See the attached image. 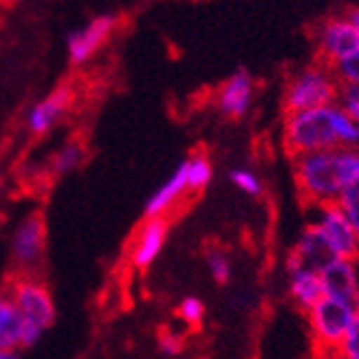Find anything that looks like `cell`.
<instances>
[{"label":"cell","mask_w":359,"mask_h":359,"mask_svg":"<svg viewBox=\"0 0 359 359\" xmlns=\"http://www.w3.org/2000/svg\"><path fill=\"white\" fill-rule=\"evenodd\" d=\"M300 198L311 208L335 203L348 185L359 181V148H331L291 159Z\"/></svg>","instance_id":"obj_1"},{"label":"cell","mask_w":359,"mask_h":359,"mask_svg":"<svg viewBox=\"0 0 359 359\" xmlns=\"http://www.w3.org/2000/svg\"><path fill=\"white\" fill-rule=\"evenodd\" d=\"M205 260H208V269H210L212 278L218 285H225L231 276V262L225 256V252H221V249H212V252H208Z\"/></svg>","instance_id":"obj_21"},{"label":"cell","mask_w":359,"mask_h":359,"mask_svg":"<svg viewBox=\"0 0 359 359\" xmlns=\"http://www.w3.org/2000/svg\"><path fill=\"white\" fill-rule=\"evenodd\" d=\"M73 102V90L69 86L55 88L49 97H44L40 104L31 108V113L27 117V126L34 135H44L53 123L67 113V108Z\"/></svg>","instance_id":"obj_13"},{"label":"cell","mask_w":359,"mask_h":359,"mask_svg":"<svg viewBox=\"0 0 359 359\" xmlns=\"http://www.w3.org/2000/svg\"><path fill=\"white\" fill-rule=\"evenodd\" d=\"M344 111L359 123V86L353 84H341L339 88V102H337Z\"/></svg>","instance_id":"obj_25"},{"label":"cell","mask_w":359,"mask_h":359,"mask_svg":"<svg viewBox=\"0 0 359 359\" xmlns=\"http://www.w3.org/2000/svg\"><path fill=\"white\" fill-rule=\"evenodd\" d=\"M254 100V77L247 71H236L218 90V111L229 119H241L247 115Z\"/></svg>","instance_id":"obj_11"},{"label":"cell","mask_w":359,"mask_h":359,"mask_svg":"<svg viewBox=\"0 0 359 359\" xmlns=\"http://www.w3.org/2000/svg\"><path fill=\"white\" fill-rule=\"evenodd\" d=\"M185 163V179H187V190L198 194L212 183L214 168L205 152H192L190 157L183 159Z\"/></svg>","instance_id":"obj_18"},{"label":"cell","mask_w":359,"mask_h":359,"mask_svg":"<svg viewBox=\"0 0 359 359\" xmlns=\"http://www.w3.org/2000/svg\"><path fill=\"white\" fill-rule=\"evenodd\" d=\"M159 348L165 357H177L181 351H183V341L179 335H172V333H168L159 339Z\"/></svg>","instance_id":"obj_27"},{"label":"cell","mask_w":359,"mask_h":359,"mask_svg":"<svg viewBox=\"0 0 359 359\" xmlns=\"http://www.w3.org/2000/svg\"><path fill=\"white\" fill-rule=\"evenodd\" d=\"M337 104L313 108V111L289 113L283 121V144L291 159L309 152L341 148L335 128Z\"/></svg>","instance_id":"obj_2"},{"label":"cell","mask_w":359,"mask_h":359,"mask_svg":"<svg viewBox=\"0 0 359 359\" xmlns=\"http://www.w3.org/2000/svg\"><path fill=\"white\" fill-rule=\"evenodd\" d=\"M333 258L335 256L329 249V245H326V241L322 238L320 229L313 223H309L302 229L298 243H295V247L291 249V254L287 258V271L291 273L298 269H311L320 273Z\"/></svg>","instance_id":"obj_9"},{"label":"cell","mask_w":359,"mask_h":359,"mask_svg":"<svg viewBox=\"0 0 359 359\" xmlns=\"http://www.w3.org/2000/svg\"><path fill=\"white\" fill-rule=\"evenodd\" d=\"M187 192L190 190H187V179H185V163L181 161L175 172L159 185V190L146 201V210H144L146 218H163L177 203H181V198Z\"/></svg>","instance_id":"obj_14"},{"label":"cell","mask_w":359,"mask_h":359,"mask_svg":"<svg viewBox=\"0 0 359 359\" xmlns=\"http://www.w3.org/2000/svg\"><path fill=\"white\" fill-rule=\"evenodd\" d=\"M229 179H231V183L238 187V190H243L245 194H249V196H258L260 192H262V183H260V179L252 172V170H231L229 172Z\"/></svg>","instance_id":"obj_23"},{"label":"cell","mask_w":359,"mask_h":359,"mask_svg":"<svg viewBox=\"0 0 359 359\" xmlns=\"http://www.w3.org/2000/svg\"><path fill=\"white\" fill-rule=\"evenodd\" d=\"M333 73L339 80V84H353L359 86V53L341 60L339 65L333 67Z\"/></svg>","instance_id":"obj_24"},{"label":"cell","mask_w":359,"mask_h":359,"mask_svg":"<svg viewBox=\"0 0 359 359\" xmlns=\"http://www.w3.org/2000/svg\"><path fill=\"white\" fill-rule=\"evenodd\" d=\"M44 243H46V227L42 214L34 212L27 214L22 221L15 225L11 236V258L25 276H31L44 256Z\"/></svg>","instance_id":"obj_8"},{"label":"cell","mask_w":359,"mask_h":359,"mask_svg":"<svg viewBox=\"0 0 359 359\" xmlns=\"http://www.w3.org/2000/svg\"><path fill=\"white\" fill-rule=\"evenodd\" d=\"M355 318H357V322H359V295H357V300H355Z\"/></svg>","instance_id":"obj_29"},{"label":"cell","mask_w":359,"mask_h":359,"mask_svg":"<svg viewBox=\"0 0 359 359\" xmlns=\"http://www.w3.org/2000/svg\"><path fill=\"white\" fill-rule=\"evenodd\" d=\"M309 331L318 357L337 355L339 344L344 341L351 326L355 324V306L351 302H341L329 295L322 298L306 311Z\"/></svg>","instance_id":"obj_4"},{"label":"cell","mask_w":359,"mask_h":359,"mask_svg":"<svg viewBox=\"0 0 359 359\" xmlns=\"http://www.w3.org/2000/svg\"><path fill=\"white\" fill-rule=\"evenodd\" d=\"M9 293L15 306H18L25 324L22 346H34L49 331V326L55 320V304L51 298V291L36 276H20L9 287Z\"/></svg>","instance_id":"obj_5"},{"label":"cell","mask_w":359,"mask_h":359,"mask_svg":"<svg viewBox=\"0 0 359 359\" xmlns=\"http://www.w3.org/2000/svg\"><path fill=\"white\" fill-rule=\"evenodd\" d=\"M289 293H291V300L298 304V309L309 311L324 295L320 273L311 271V269L291 271L289 273Z\"/></svg>","instance_id":"obj_17"},{"label":"cell","mask_w":359,"mask_h":359,"mask_svg":"<svg viewBox=\"0 0 359 359\" xmlns=\"http://www.w3.org/2000/svg\"><path fill=\"white\" fill-rule=\"evenodd\" d=\"M0 359H15V355L11 351H3V348H0Z\"/></svg>","instance_id":"obj_28"},{"label":"cell","mask_w":359,"mask_h":359,"mask_svg":"<svg viewBox=\"0 0 359 359\" xmlns=\"http://www.w3.org/2000/svg\"><path fill=\"white\" fill-rule=\"evenodd\" d=\"M337 355L341 359H359V322L355 320V324L351 326V331L346 333L344 341L339 344Z\"/></svg>","instance_id":"obj_26"},{"label":"cell","mask_w":359,"mask_h":359,"mask_svg":"<svg viewBox=\"0 0 359 359\" xmlns=\"http://www.w3.org/2000/svg\"><path fill=\"white\" fill-rule=\"evenodd\" d=\"M25 341V324L9 291H0V348L15 351Z\"/></svg>","instance_id":"obj_16"},{"label":"cell","mask_w":359,"mask_h":359,"mask_svg":"<svg viewBox=\"0 0 359 359\" xmlns=\"http://www.w3.org/2000/svg\"><path fill=\"white\" fill-rule=\"evenodd\" d=\"M179 318L185 324L198 326L203 322V318H205V304H203V300L194 298V295H187V298H183L179 302Z\"/></svg>","instance_id":"obj_22"},{"label":"cell","mask_w":359,"mask_h":359,"mask_svg":"<svg viewBox=\"0 0 359 359\" xmlns=\"http://www.w3.org/2000/svg\"><path fill=\"white\" fill-rule=\"evenodd\" d=\"M318 40V62L333 69L341 60L359 53V29L344 18L324 20L316 34Z\"/></svg>","instance_id":"obj_7"},{"label":"cell","mask_w":359,"mask_h":359,"mask_svg":"<svg viewBox=\"0 0 359 359\" xmlns=\"http://www.w3.org/2000/svg\"><path fill=\"white\" fill-rule=\"evenodd\" d=\"M339 88L341 84L333 69L322 65V62H316V65L302 69L300 73L291 75V80L285 86L283 111L285 115H289L333 106L339 102Z\"/></svg>","instance_id":"obj_3"},{"label":"cell","mask_w":359,"mask_h":359,"mask_svg":"<svg viewBox=\"0 0 359 359\" xmlns=\"http://www.w3.org/2000/svg\"><path fill=\"white\" fill-rule=\"evenodd\" d=\"M0 3H5V5H13V3H18V0H0Z\"/></svg>","instance_id":"obj_31"},{"label":"cell","mask_w":359,"mask_h":359,"mask_svg":"<svg viewBox=\"0 0 359 359\" xmlns=\"http://www.w3.org/2000/svg\"><path fill=\"white\" fill-rule=\"evenodd\" d=\"M168 238V221L165 218H146L144 225L139 227L135 243H133V252L130 260L137 269H146L159 258L161 249Z\"/></svg>","instance_id":"obj_12"},{"label":"cell","mask_w":359,"mask_h":359,"mask_svg":"<svg viewBox=\"0 0 359 359\" xmlns=\"http://www.w3.org/2000/svg\"><path fill=\"white\" fill-rule=\"evenodd\" d=\"M357 262H359V252H357Z\"/></svg>","instance_id":"obj_32"},{"label":"cell","mask_w":359,"mask_h":359,"mask_svg":"<svg viewBox=\"0 0 359 359\" xmlns=\"http://www.w3.org/2000/svg\"><path fill=\"white\" fill-rule=\"evenodd\" d=\"M113 27H115V20L111 15H102V18L93 20L84 31H80V34H73L69 38V53H71L73 65H82L84 60H88L106 42V38L111 36Z\"/></svg>","instance_id":"obj_15"},{"label":"cell","mask_w":359,"mask_h":359,"mask_svg":"<svg viewBox=\"0 0 359 359\" xmlns=\"http://www.w3.org/2000/svg\"><path fill=\"white\" fill-rule=\"evenodd\" d=\"M324 295L355 304L359 295V262L348 258H333L320 271Z\"/></svg>","instance_id":"obj_10"},{"label":"cell","mask_w":359,"mask_h":359,"mask_svg":"<svg viewBox=\"0 0 359 359\" xmlns=\"http://www.w3.org/2000/svg\"><path fill=\"white\" fill-rule=\"evenodd\" d=\"M318 359H341L339 355H326V357H318Z\"/></svg>","instance_id":"obj_30"},{"label":"cell","mask_w":359,"mask_h":359,"mask_svg":"<svg viewBox=\"0 0 359 359\" xmlns=\"http://www.w3.org/2000/svg\"><path fill=\"white\" fill-rule=\"evenodd\" d=\"M313 225L320 229L322 238L329 245L335 258H348L357 260L359 252V233L348 223V218L341 214L335 203H324L316 205V221Z\"/></svg>","instance_id":"obj_6"},{"label":"cell","mask_w":359,"mask_h":359,"mask_svg":"<svg viewBox=\"0 0 359 359\" xmlns=\"http://www.w3.org/2000/svg\"><path fill=\"white\" fill-rule=\"evenodd\" d=\"M335 205L341 210V214L348 218V223L359 233V181L348 185L346 190L339 194V198L335 201Z\"/></svg>","instance_id":"obj_20"},{"label":"cell","mask_w":359,"mask_h":359,"mask_svg":"<svg viewBox=\"0 0 359 359\" xmlns=\"http://www.w3.org/2000/svg\"><path fill=\"white\" fill-rule=\"evenodd\" d=\"M82 161H84V148L80 144L73 142V144L62 146L55 152V157L51 161V168H53L55 175H69V172H73V170L80 168Z\"/></svg>","instance_id":"obj_19"}]
</instances>
